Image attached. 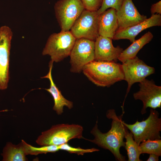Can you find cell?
<instances>
[{
	"label": "cell",
	"instance_id": "obj_1",
	"mask_svg": "<svg viewBox=\"0 0 161 161\" xmlns=\"http://www.w3.org/2000/svg\"><path fill=\"white\" fill-rule=\"evenodd\" d=\"M124 112L118 116L114 109L108 110L106 117L112 120L110 130L106 133L102 132L98 129L97 120L90 131L94 136L93 140L84 138V139L92 143L103 149L108 150L113 154L117 160L126 161L125 157L120 153V148L124 147V141L126 130L128 129L123 123L122 118Z\"/></svg>",
	"mask_w": 161,
	"mask_h": 161
},
{
	"label": "cell",
	"instance_id": "obj_2",
	"mask_svg": "<svg viewBox=\"0 0 161 161\" xmlns=\"http://www.w3.org/2000/svg\"><path fill=\"white\" fill-rule=\"evenodd\" d=\"M83 72L96 86L109 87L124 80L122 65L113 61H94L85 65Z\"/></svg>",
	"mask_w": 161,
	"mask_h": 161
},
{
	"label": "cell",
	"instance_id": "obj_3",
	"mask_svg": "<svg viewBox=\"0 0 161 161\" xmlns=\"http://www.w3.org/2000/svg\"><path fill=\"white\" fill-rule=\"evenodd\" d=\"M83 128L76 124H60L52 126L42 132L36 140L41 145L58 146L74 139H84L83 136Z\"/></svg>",
	"mask_w": 161,
	"mask_h": 161
},
{
	"label": "cell",
	"instance_id": "obj_4",
	"mask_svg": "<svg viewBox=\"0 0 161 161\" xmlns=\"http://www.w3.org/2000/svg\"><path fill=\"white\" fill-rule=\"evenodd\" d=\"M155 109L151 108L150 114L145 120H137L133 124H128L123 121V123L133 135L134 141L139 145L147 140L161 139V118Z\"/></svg>",
	"mask_w": 161,
	"mask_h": 161
},
{
	"label": "cell",
	"instance_id": "obj_5",
	"mask_svg": "<svg viewBox=\"0 0 161 161\" xmlns=\"http://www.w3.org/2000/svg\"><path fill=\"white\" fill-rule=\"evenodd\" d=\"M76 40L69 31L53 33L48 38L42 55H49L53 62L62 61L69 56Z\"/></svg>",
	"mask_w": 161,
	"mask_h": 161
},
{
	"label": "cell",
	"instance_id": "obj_6",
	"mask_svg": "<svg viewBox=\"0 0 161 161\" xmlns=\"http://www.w3.org/2000/svg\"><path fill=\"white\" fill-rule=\"evenodd\" d=\"M54 8L61 31H69L85 9L80 0H59Z\"/></svg>",
	"mask_w": 161,
	"mask_h": 161
},
{
	"label": "cell",
	"instance_id": "obj_7",
	"mask_svg": "<svg viewBox=\"0 0 161 161\" xmlns=\"http://www.w3.org/2000/svg\"><path fill=\"white\" fill-rule=\"evenodd\" d=\"M69 56L70 71L80 73L85 65L95 60V41L84 38L76 39Z\"/></svg>",
	"mask_w": 161,
	"mask_h": 161
},
{
	"label": "cell",
	"instance_id": "obj_8",
	"mask_svg": "<svg viewBox=\"0 0 161 161\" xmlns=\"http://www.w3.org/2000/svg\"><path fill=\"white\" fill-rule=\"evenodd\" d=\"M99 16L97 11L85 9L75 21L70 31L76 39L84 38L95 41L99 35Z\"/></svg>",
	"mask_w": 161,
	"mask_h": 161
},
{
	"label": "cell",
	"instance_id": "obj_9",
	"mask_svg": "<svg viewBox=\"0 0 161 161\" xmlns=\"http://www.w3.org/2000/svg\"><path fill=\"white\" fill-rule=\"evenodd\" d=\"M121 65L124 80L128 83L126 94L122 107L123 112L125 101L132 85L141 82L147 76L154 74L155 70L154 67L147 65L137 56L127 60Z\"/></svg>",
	"mask_w": 161,
	"mask_h": 161
},
{
	"label": "cell",
	"instance_id": "obj_10",
	"mask_svg": "<svg viewBox=\"0 0 161 161\" xmlns=\"http://www.w3.org/2000/svg\"><path fill=\"white\" fill-rule=\"evenodd\" d=\"M13 32L6 25L0 27V90L6 89L10 79V51Z\"/></svg>",
	"mask_w": 161,
	"mask_h": 161
},
{
	"label": "cell",
	"instance_id": "obj_11",
	"mask_svg": "<svg viewBox=\"0 0 161 161\" xmlns=\"http://www.w3.org/2000/svg\"><path fill=\"white\" fill-rule=\"evenodd\" d=\"M139 91L133 94L135 100H141L143 106L141 113L143 115L146 113V109L149 107L155 109L161 108V86L157 85L153 80L146 79L139 83Z\"/></svg>",
	"mask_w": 161,
	"mask_h": 161
},
{
	"label": "cell",
	"instance_id": "obj_12",
	"mask_svg": "<svg viewBox=\"0 0 161 161\" xmlns=\"http://www.w3.org/2000/svg\"><path fill=\"white\" fill-rule=\"evenodd\" d=\"M116 14L117 30L134 25L147 18L146 16L140 13L132 0H124L120 9L116 11Z\"/></svg>",
	"mask_w": 161,
	"mask_h": 161
},
{
	"label": "cell",
	"instance_id": "obj_13",
	"mask_svg": "<svg viewBox=\"0 0 161 161\" xmlns=\"http://www.w3.org/2000/svg\"><path fill=\"white\" fill-rule=\"evenodd\" d=\"M112 39L99 35L95 41V61L116 62L123 49L119 46L114 47Z\"/></svg>",
	"mask_w": 161,
	"mask_h": 161
},
{
	"label": "cell",
	"instance_id": "obj_14",
	"mask_svg": "<svg viewBox=\"0 0 161 161\" xmlns=\"http://www.w3.org/2000/svg\"><path fill=\"white\" fill-rule=\"evenodd\" d=\"M161 25V15H152L149 18L134 25L117 30L112 39H127L132 43L135 40L136 37L142 31L152 27Z\"/></svg>",
	"mask_w": 161,
	"mask_h": 161
},
{
	"label": "cell",
	"instance_id": "obj_15",
	"mask_svg": "<svg viewBox=\"0 0 161 161\" xmlns=\"http://www.w3.org/2000/svg\"><path fill=\"white\" fill-rule=\"evenodd\" d=\"M53 62L51 60L49 63V70L47 74L41 77L42 78L48 79L50 81V87L45 89L50 93L52 96L54 101V105L53 109L55 111L58 115H61L63 112L64 106H66L69 109L73 107V103L66 99L62 95L61 92L56 86L52 78V72Z\"/></svg>",
	"mask_w": 161,
	"mask_h": 161
},
{
	"label": "cell",
	"instance_id": "obj_16",
	"mask_svg": "<svg viewBox=\"0 0 161 161\" xmlns=\"http://www.w3.org/2000/svg\"><path fill=\"white\" fill-rule=\"evenodd\" d=\"M118 28L116 10L110 8L99 15L98 32L99 35L112 39Z\"/></svg>",
	"mask_w": 161,
	"mask_h": 161
},
{
	"label": "cell",
	"instance_id": "obj_17",
	"mask_svg": "<svg viewBox=\"0 0 161 161\" xmlns=\"http://www.w3.org/2000/svg\"><path fill=\"white\" fill-rule=\"evenodd\" d=\"M153 38L150 32H148L139 39L136 40L127 48L123 50L118 58V60L124 62L127 60L134 58L143 47L149 42Z\"/></svg>",
	"mask_w": 161,
	"mask_h": 161
},
{
	"label": "cell",
	"instance_id": "obj_18",
	"mask_svg": "<svg viewBox=\"0 0 161 161\" xmlns=\"http://www.w3.org/2000/svg\"><path fill=\"white\" fill-rule=\"evenodd\" d=\"M1 154L4 161H25L27 160L21 141L17 145L7 143Z\"/></svg>",
	"mask_w": 161,
	"mask_h": 161
},
{
	"label": "cell",
	"instance_id": "obj_19",
	"mask_svg": "<svg viewBox=\"0 0 161 161\" xmlns=\"http://www.w3.org/2000/svg\"><path fill=\"white\" fill-rule=\"evenodd\" d=\"M125 138L126 139L124 147L127 151L128 161H141L140 159L141 154L138 145L134 140L133 135L129 132L128 129L126 130Z\"/></svg>",
	"mask_w": 161,
	"mask_h": 161
},
{
	"label": "cell",
	"instance_id": "obj_20",
	"mask_svg": "<svg viewBox=\"0 0 161 161\" xmlns=\"http://www.w3.org/2000/svg\"><path fill=\"white\" fill-rule=\"evenodd\" d=\"M25 153L26 155H37L40 154H46L48 153H55L59 150L58 146L50 145L41 146L37 147H34L21 140Z\"/></svg>",
	"mask_w": 161,
	"mask_h": 161
},
{
	"label": "cell",
	"instance_id": "obj_21",
	"mask_svg": "<svg viewBox=\"0 0 161 161\" xmlns=\"http://www.w3.org/2000/svg\"><path fill=\"white\" fill-rule=\"evenodd\" d=\"M141 154H153L161 156V140H147L139 144Z\"/></svg>",
	"mask_w": 161,
	"mask_h": 161
},
{
	"label": "cell",
	"instance_id": "obj_22",
	"mask_svg": "<svg viewBox=\"0 0 161 161\" xmlns=\"http://www.w3.org/2000/svg\"><path fill=\"white\" fill-rule=\"evenodd\" d=\"M58 147L59 150L65 151L69 153L76 154L78 155H83L85 153H92L99 151V149L95 148L83 149L80 147H74L70 146L67 143L58 145Z\"/></svg>",
	"mask_w": 161,
	"mask_h": 161
},
{
	"label": "cell",
	"instance_id": "obj_23",
	"mask_svg": "<svg viewBox=\"0 0 161 161\" xmlns=\"http://www.w3.org/2000/svg\"><path fill=\"white\" fill-rule=\"evenodd\" d=\"M124 0H102L101 5L97 11L98 14L100 15L107 9L113 8L116 11L120 8Z\"/></svg>",
	"mask_w": 161,
	"mask_h": 161
},
{
	"label": "cell",
	"instance_id": "obj_24",
	"mask_svg": "<svg viewBox=\"0 0 161 161\" xmlns=\"http://www.w3.org/2000/svg\"><path fill=\"white\" fill-rule=\"evenodd\" d=\"M85 9L97 11L100 7L102 0H80Z\"/></svg>",
	"mask_w": 161,
	"mask_h": 161
},
{
	"label": "cell",
	"instance_id": "obj_25",
	"mask_svg": "<svg viewBox=\"0 0 161 161\" xmlns=\"http://www.w3.org/2000/svg\"><path fill=\"white\" fill-rule=\"evenodd\" d=\"M150 11L152 15L154 14L155 13L160 15L161 14V1L152 4L151 7Z\"/></svg>",
	"mask_w": 161,
	"mask_h": 161
},
{
	"label": "cell",
	"instance_id": "obj_26",
	"mask_svg": "<svg viewBox=\"0 0 161 161\" xmlns=\"http://www.w3.org/2000/svg\"><path fill=\"white\" fill-rule=\"evenodd\" d=\"M149 156L147 161H158L159 160V156L153 154H149Z\"/></svg>",
	"mask_w": 161,
	"mask_h": 161
},
{
	"label": "cell",
	"instance_id": "obj_27",
	"mask_svg": "<svg viewBox=\"0 0 161 161\" xmlns=\"http://www.w3.org/2000/svg\"><path fill=\"white\" fill-rule=\"evenodd\" d=\"M7 111H8V110L7 109H5V110H2L1 111H0V112H7Z\"/></svg>",
	"mask_w": 161,
	"mask_h": 161
}]
</instances>
